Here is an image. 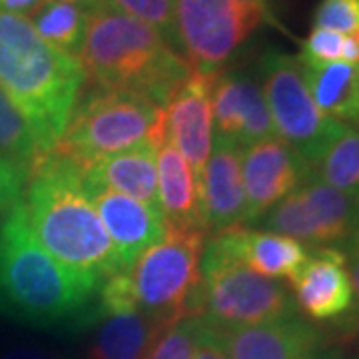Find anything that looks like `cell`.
I'll use <instances>...</instances> for the list:
<instances>
[{
  "mask_svg": "<svg viewBox=\"0 0 359 359\" xmlns=\"http://www.w3.org/2000/svg\"><path fill=\"white\" fill-rule=\"evenodd\" d=\"M214 76L192 72L164 108L168 142L186 158L198 178H202L214 144L212 86Z\"/></svg>",
  "mask_w": 359,
  "mask_h": 359,
  "instance_id": "5bb4252c",
  "label": "cell"
},
{
  "mask_svg": "<svg viewBox=\"0 0 359 359\" xmlns=\"http://www.w3.org/2000/svg\"><path fill=\"white\" fill-rule=\"evenodd\" d=\"M244 8H248L250 13L257 16L262 22H276L273 20V14H271V6H269V0H238Z\"/></svg>",
  "mask_w": 359,
  "mask_h": 359,
  "instance_id": "e575fe53",
  "label": "cell"
},
{
  "mask_svg": "<svg viewBox=\"0 0 359 359\" xmlns=\"http://www.w3.org/2000/svg\"><path fill=\"white\" fill-rule=\"evenodd\" d=\"M90 8L66 0H44L30 14V25L42 40L65 54L78 58L84 44L90 20Z\"/></svg>",
  "mask_w": 359,
  "mask_h": 359,
  "instance_id": "603a6c76",
  "label": "cell"
},
{
  "mask_svg": "<svg viewBox=\"0 0 359 359\" xmlns=\"http://www.w3.org/2000/svg\"><path fill=\"white\" fill-rule=\"evenodd\" d=\"M164 138V108L158 104L128 92L88 88L78 98L54 152L82 168L142 142L160 146Z\"/></svg>",
  "mask_w": 359,
  "mask_h": 359,
  "instance_id": "5b68a950",
  "label": "cell"
},
{
  "mask_svg": "<svg viewBox=\"0 0 359 359\" xmlns=\"http://www.w3.org/2000/svg\"><path fill=\"white\" fill-rule=\"evenodd\" d=\"M82 184L90 204L94 205L114 244L120 271H126L150 245L164 238L168 228L160 210L84 178V174Z\"/></svg>",
  "mask_w": 359,
  "mask_h": 359,
  "instance_id": "7c38bea8",
  "label": "cell"
},
{
  "mask_svg": "<svg viewBox=\"0 0 359 359\" xmlns=\"http://www.w3.org/2000/svg\"><path fill=\"white\" fill-rule=\"evenodd\" d=\"M344 42H346V34H339L334 30H323V28H313L304 42L299 56L313 60V62H341Z\"/></svg>",
  "mask_w": 359,
  "mask_h": 359,
  "instance_id": "f1b7e54d",
  "label": "cell"
},
{
  "mask_svg": "<svg viewBox=\"0 0 359 359\" xmlns=\"http://www.w3.org/2000/svg\"><path fill=\"white\" fill-rule=\"evenodd\" d=\"M257 224L311 248L344 245L359 228V200L332 188L313 172Z\"/></svg>",
  "mask_w": 359,
  "mask_h": 359,
  "instance_id": "30bf717a",
  "label": "cell"
},
{
  "mask_svg": "<svg viewBox=\"0 0 359 359\" xmlns=\"http://www.w3.org/2000/svg\"><path fill=\"white\" fill-rule=\"evenodd\" d=\"M316 176L359 200V126H346L316 166Z\"/></svg>",
  "mask_w": 359,
  "mask_h": 359,
  "instance_id": "cb8c5ba5",
  "label": "cell"
},
{
  "mask_svg": "<svg viewBox=\"0 0 359 359\" xmlns=\"http://www.w3.org/2000/svg\"><path fill=\"white\" fill-rule=\"evenodd\" d=\"M219 334L228 359H335L320 330L299 313Z\"/></svg>",
  "mask_w": 359,
  "mask_h": 359,
  "instance_id": "4fadbf2b",
  "label": "cell"
},
{
  "mask_svg": "<svg viewBox=\"0 0 359 359\" xmlns=\"http://www.w3.org/2000/svg\"><path fill=\"white\" fill-rule=\"evenodd\" d=\"M205 236L168 228L164 238L126 269L138 309L166 323L202 318L200 257Z\"/></svg>",
  "mask_w": 359,
  "mask_h": 359,
  "instance_id": "52a82bcc",
  "label": "cell"
},
{
  "mask_svg": "<svg viewBox=\"0 0 359 359\" xmlns=\"http://www.w3.org/2000/svg\"><path fill=\"white\" fill-rule=\"evenodd\" d=\"M66 2H74V4H82V6H86L90 11H94L96 6H100L104 4L106 0H66Z\"/></svg>",
  "mask_w": 359,
  "mask_h": 359,
  "instance_id": "8d00e7d4",
  "label": "cell"
},
{
  "mask_svg": "<svg viewBox=\"0 0 359 359\" xmlns=\"http://www.w3.org/2000/svg\"><path fill=\"white\" fill-rule=\"evenodd\" d=\"M42 2L44 0H0V11L20 14V16H30Z\"/></svg>",
  "mask_w": 359,
  "mask_h": 359,
  "instance_id": "836d02e7",
  "label": "cell"
},
{
  "mask_svg": "<svg viewBox=\"0 0 359 359\" xmlns=\"http://www.w3.org/2000/svg\"><path fill=\"white\" fill-rule=\"evenodd\" d=\"M28 226L65 268L96 283L120 271L116 248L82 184V168L58 152L32 164L22 194Z\"/></svg>",
  "mask_w": 359,
  "mask_h": 359,
  "instance_id": "6da1fadb",
  "label": "cell"
},
{
  "mask_svg": "<svg viewBox=\"0 0 359 359\" xmlns=\"http://www.w3.org/2000/svg\"><path fill=\"white\" fill-rule=\"evenodd\" d=\"M0 359H60L46 349L40 347H28V346H16L8 347L4 351H0Z\"/></svg>",
  "mask_w": 359,
  "mask_h": 359,
  "instance_id": "d6a6232c",
  "label": "cell"
},
{
  "mask_svg": "<svg viewBox=\"0 0 359 359\" xmlns=\"http://www.w3.org/2000/svg\"><path fill=\"white\" fill-rule=\"evenodd\" d=\"M98 320L86 359H144L156 337L170 325L142 309L108 313Z\"/></svg>",
  "mask_w": 359,
  "mask_h": 359,
  "instance_id": "44dd1931",
  "label": "cell"
},
{
  "mask_svg": "<svg viewBox=\"0 0 359 359\" xmlns=\"http://www.w3.org/2000/svg\"><path fill=\"white\" fill-rule=\"evenodd\" d=\"M236 259L269 280H292L308 259L304 244L282 233L248 230L244 226L216 233Z\"/></svg>",
  "mask_w": 359,
  "mask_h": 359,
  "instance_id": "d6986e66",
  "label": "cell"
},
{
  "mask_svg": "<svg viewBox=\"0 0 359 359\" xmlns=\"http://www.w3.org/2000/svg\"><path fill=\"white\" fill-rule=\"evenodd\" d=\"M96 283L76 276L39 244L20 204L0 222V318L54 330L96 321Z\"/></svg>",
  "mask_w": 359,
  "mask_h": 359,
  "instance_id": "7a4b0ae2",
  "label": "cell"
},
{
  "mask_svg": "<svg viewBox=\"0 0 359 359\" xmlns=\"http://www.w3.org/2000/svg\"><path fill=\"white\" fill-rule=\"evenodd\" d=\"M214 136L240 148L276 136L264 90L254 78L222 70L212 86Z\"/></svg>",
  "mask_w": 359,
  "mask_h": 359,
  "instance_id": "9a60e30c",
  "label": "cell"
},
{
  "mask_svg": "<svg viewBox=\"0 0 359 359\" xmlns=\"http://www.w3.org/2000/svg\"><path fill=\"white\" fill-rule=\"evenodd\" d=\"M202 212L205 230L219 233L244 226L245 192L242 180V148L236 142L216 138L202 178Z\"/></svg>",
  "mask_w": 359,
  "mask_h": 359,
  "instance_id": "e0dca14e",
  "label": "cell"
},
{
  "mask_svg": "<svg viewBox=\"0 0 359 359\" xmlns=\"http://www.w3.org/2000/svg\"><path fill=\"white\" fill-rule=\"evenodd\" d=\"M202 318L219 330L256 325L297 313L290 290L231 256L214 233L200 257Z\"/></svg>",
  "mask_w": 359,
  "mask_h": 359,
  "instance_id": "8992f818",
  "label": "cell"
},
{
  "mask_svg": "<svg viewBox=\"0 0 359 359\" xmlns=\"http://www.w3.org/2000/svg\"><path fill=\"white\" fill-rule=\"evenodd\" d=\"M259 25L238 0H174L176 48L198 74H219Z\"/></svg>",
  "mask_w": 359,
  "mask_h": 359,
  "instance_id": "9c48e42d",
  "label": "cell"
},
{
  "mask_svg": "<svg viewBox=\"0 0 359 359\" xmlns=\"http://www.w3.org/2000/svg\"><path fill=\"white\" fill-rule=\"evenodd\" d=\"M358 359H359V358H358Z\"/></svg>",
  "mask_w": 359,
  "mask_h": 359,
  "instance_id": "74e56055",
  "label": "cell"
},
{
  "mask_svg": "<svg viewBox=\"0 0 359 359\" xmlns=\"http://www.w3.org/2000/svg\"><path fill=\"white\" fill-rule=\"evenodd\" d=\"M294 302L309 320H339L353 311V285L339 248H313L290 280Z\"/></svg>",
  "mask_w": 359,
  "mask_h": 359,
  "instance_id": "2e32d148",
  "label": "cell"
},
{
  "mask_svg": "<svg viewBox=\"0 0 359 359\" xmlns=\"http://www.w3.org/2000/svg\"><path fill=\"white\" fill-rule=\"evenodd\" d=\"M40 156H44V152L36 134L22 112L0 88V160H8L30 170Z\"/></svg>",
  "mask_w": 359,
  "mask_h": 359,
  "instance_id": "d4e9b609",
  "label": "cell"
},
{
  "mask_svg": "<svg viewBox=\"0 0 359 359\" xmlns=\"http://www.w3.org/2000/svg\"><path fill=\"white\" fill-rule=\"evenodd\" d=\"M78 62L88 88L136 94L160 108L194 72L158 30L106 2L90 13Z\"/></svg>",
  "mask_w": 359,
  "mask_h": 359,
  "instance_id": "3957f363",
  "label": "cell"
},
{
  "mask_svg": "<svg viewBox=\"0 0 359 359\" xmlns=\"http://www.w3.org/2000/svg\"><path fill=\"white\" fill-rule=\"evenodd\" d=\"M192 359H228L219 330L210 321H205L204 318L198 320Z\"/></svg>",
  "mask_w": 359,
  "mask_h": 359,
  "instance_id": "4dcf8cb0",
  "label": "cell"
},
{
  "mask_svg": "<svg viewBox=\"0 0 359 359\" xmlns=\"http://www.w3.org/2000/svg\"><path fill=\"white\" fill-rule=\"evenodd\" d=\"M82 86L78 58L40 39L26 16L0 11V88L22 112L44 154L62 138Z\"/></svg>",
  "mask_w": 359,
  "mask_h": 359,
  "instance_id": "277c9868",
  "label": "cell"
},
{
  "mask_svg": "<svg viewBox=\"0 0 359 359\" xmlns=\"http://www.w3.org/2000/svg\"><path fill=\"white\" fill-rule=\"evenodd\" d=\"M28 168L0 160V222L20 204L28 180Z\"/></svg>",
  "mask_w": 359,
  "mask_h": 359,
  "instance_id": "f546056e",
  "label": "cell"
},
{
  "mask_svg": "<svg viewBox=\"0 0 359 359\" xmlns=\"http://www.w3.org/2000/svg\"><path fill=\"white\" fill-rule=\"evenodd\" d=\"M158 200L166 228L208 233L200 178L168 138L158 148Z\"/></svg>",
  "mask_w": 359,
  "mask_h": 359,
  "instance_id": "ac0fdd59",
  "label": "cell"
},
{
  "mask_svg": "<svg viewBox=\"0 0 359 359\" xmlns=\"http://www.w3.org/2000/svg\"><path fill=\"white\" fill-rule=\"evenodd\" d=\"M341 62H351V65H359V30L346 34V42H344V56Z\"/></svg>",
  "mask_w": 359,
  "mask_h": 359,
  "instance_id": "d590c367",
  "label": "cell"
},
{
  "mask_svg": "<svg viewBox=\"0 0 359 359\" xmlns=\"http://www.w3.org/2000/svg\"><path fill=\"white\" fill-rule=\"evenodd\" d=\"M297 58L311 98L321 112L346 126H359V65Z\"/></svg>",
  "mask_w": 359,
  "mask_h": 359,
  "instance_id": "7402d4cb",
  "label": "cell"
},
{
  "mask_svg": "<svg viewBox=\"0 0 359 359\" xmlns=\"http://www.w3.org/2000/svg\"><path fill=\"white\" fill-rule=\"evenodd\" d=\"M313 28L351 34L359 30V0H321L313 13Z\"/></svg>",
  "mask_w": 359,
  "mask_h": 359,
  "instance_id": "83f0119b",
  "label": "cell"
},
{
  "mask_svg": "<svg viewBox=\"0 0 359 359\" xmlns=\"http://www.w3.org/2000/svg\"><path fill=\"white\" fill-rule=\"evenodd\" d=\"M262 90L276 136L290 144L316 170L346 124L323 114L313 102L297 56L266 52L262 58Z\"/></svg>",
  "mask_w": 359,
  "mask_h": 359,
  "instance_id": "ba28073f",
  "label": "cell"
},
{
  "mask_svg": "<svg viewBox=\"0 0 359 359\" xmlns=\"http://www.w3.org/2000/svg\"><path fill=\"white\" fill-rule=\"evenodd\" d=\"M158 148L160 146L154 142H142L130 150L90 162L82 166V174L114 192L160 210Z\"/></svg>",
  "mask_w": 359,
  "mask_h": 359,
  "instance_id": "ffe728a7",
  "label": "cell"
},
{
  "mask_svg": "<svg viewBox=\"0 0 359 359\" xmlns=\"http://www.w3.org/2000/svg\"><path fill=\"white\" fill-rule=\"evenodd\" d=\"M106 4L152 26L172 46H176L174 0H106Z\"/></svg>",
  "mask_w": 359,
  "mask_h": 359,
  "instance_id": "484cf974",
  "label": "cell"
},
{
  "mask_svg": "<svg viewBox=\"0 0 359 359\" xmlns=\"http://www.w3.org/2000/svg\"><path fill=\"white\" fill-rule=\"evenodd\" d=\"M308 164L280 136H269L242 148L245 192L244 226L257 224L273 205L294 194L313 176Z\"/></svg>",
  "mask_w": 359,
  "mask_h": 359,
  "instance_id": "8fae6325",
  "label": "cell"
},
{
  "mask_svg": "<svg viewBox=\"0 0 359 359\" xmlns=\"http://www.w3.org/2000/svg\"><path fill=\"white\" fill-rule=\"evenodd\" d=\"M198 320L200 318H184L170 323L156 337V341L144 359H192Z\"/></svg>",
  "mask_w": 359,
  "mask_h": 359,
  "instance_id": "4316f807",
  "label": "cell"
},
{
  "mask_svg": "<svg viewBox=\"0 0 359 359\" xmlns=\"http://www.w3.org/2000/svg\"><path fill=\"white\" fill-rule=\"evenodd\" d=\"M341 252H344V257H346V268L347 273H349V280H351V285H353V294H355L359 302V228L344 244Z\"/></svg>",
  "mask_w": 359,
  "mask_h": 359,
  "instance_id": "1f68e13d",
  "label": "cell"
}]
</instances>
